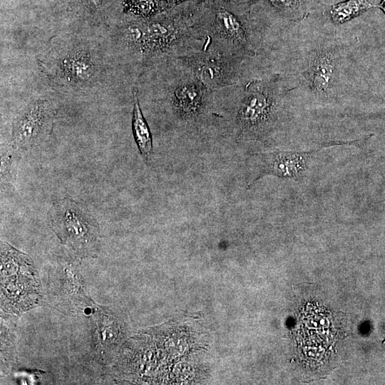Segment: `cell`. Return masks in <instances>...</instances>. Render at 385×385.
<instances>
[{
	"mask_svg": "<svg viewBox=\"0 0 385 385\" xmlns=\"http://www.w3.org/2000/svg\"><path fill=\"white\" fill-rule=\"evenodd\" d=\"M192 1L150 18L124 15L120 40L129 61L150 68L161 60L200 51L203 40L192 19Z\"/></svg>",
	"mask_w": 385,
	"mask_h": 385,
	"instance_id": "1",
	"label": "cell"
},
{
	"mask_svg": "<svg viewBox=\"0 0 385 385\" xmlns=\"http://www.w3.org/2000/svg\"><path fill=\"white\" fill-rule=\"evenodd\" d=\"M193 24L203 40L202 49L235 56L252 57L262 43L250 4L240 0H195Z\"/></svg>",
	"mask_w": 385,
	"mask_h": 385,
	"instance_id": "2",
	"label": "cell"
},
{
	"mask_svg": "<svg viewBox=\"0 0 385 385\" xmlns=\"http://www.w3.org/2000/svg\"><path fill=\"white\" fill-rule=\"evenodd\" d=\"M280 103L277 83L251 78L214 91L212 113L222 118L226 127L236 136L260 138L274 127Z\"/></svg>",
	"mask_w": 385,
	"mask_h": 385,
	"instance_id": "3",
	"label": "cell"
},
{
	"mask_svg": "<svg viewBox=\"0 0 385 385\" xmlns=\"http://www.w3.org/2000/svg\"><path fill=\"white\" fill-rule=\"evenodd\" d=\"M149 70L153 98L176 125L199 129L213 115V91L179 57L161 60Z\"/></svg>",
	"mask_w": 385,
	"mask_h": 385,
	"instance_id": "4",
	"label": "cell"
},
{
	"mask_svg": "<svg viewBox=\"0 0 385 385\" xmlns=\"http://www.w3.org/2000/svg\"><path fill=\"white\" fill-rule=\"evenodd\" d=\"M1 308L21 313L38 305L41 299L36 272L30 257L1 242Z\"/></svg>",
	"mask_w": 385,
	"mask_h": 385,
	"instance_id": "5",
	"label": "cell"
},
{
	"mask_svg": "<svg viewBox=\"0 0 385 385\" xmlns=\"http://www.w3.org/2000/svg\"><path fill=\"white\" fill-rule=\"evenodd\" d=\"M50 225L61 242L79 257H94L99 251V227L88 208L72 199L53 202Z\"/></svg>",
	"mask_w": 385,
	"mask_h": 385,
	"instance_id": "6",
	"label": "cell"
},
{
	"mask_svg": "<svg viewBox=\"0 0 385 385\" xmlns=\"http://www.w3.org/2000/svg\"><path fill=\"white\" fill-rule=\"evenodd\" d=\"M179 58L212 91L251 79L250 56H235L202 49Z\"/></svg>",
	"mask_w": 385,
	"mask_h": 385,
	"instance_id": "7",
	"label": "cell"
},
{
	"mask_svg": "<svg viewBox=\"0 0 385 385\" xmlns=\"http://www.w3.org/2000/svg\"><path fill=\"white\" fill-rule=\"evenodd\" d=\"M54 106L46 100L30 103L12 124L11 145L14 150L27 151L51 133L56 115Z\"/></svg>",
	"mask_w": 385,
	"mask_h": 385,
	"instance_id": "8",
	"label": "cell"
},
{
	"mask_svg": "<svg viewBox=\"0 0 385 385\" xmlns=\"http://www.w3.org/2000/svg\"><path fill=\"white\" fill-rule=\"evenodd\" d=\"M311 152L271 151L262 155L263 167L260 175L297 179L306 170Z\"/></svg>",
	"mask_w": 385,
	"mask_h": 385,
	"instance_id": "9",
	"label": "cell"
},
{
	"mask_svg": "<svg viewBox=\"0 0 385 385\" xmlns=\"http://www.w3.org/2000/svg\"><path fill=\"white\" fill-rule=\"evenodd\" d=\"M54 285H51L53 295L58 298L73 302H81L86 305L82 277L74 263L71 261L61 262L53 271Z\"/></svg>",
	"mask_w": 385,
	"mask_h": 385,
	"instance_id": "10",
	"label": "cell"
},
{
	"mask_svg": "<svg viewBox=\"0 0 385 385\" xmlns=\"http://www.w3.org/2000/svg\"><path fill=\"white\" fill-rule=\"evenodd\" d=\"M133 108L132 115V131L135 142L144 160L149 165L153 154V139L150 128L143 114L138 99V91L135 86L132 90Z\"/></svg>",
	"mask_w": 385,
	"mask_h": 385,
	"instance_id": "11",
	"label": "cell"
},
{
	"mask_svg": "<svg viewBox=\"0 0 385 385\" xmlns=\"http://www.w3.org/2000/svg\"><path fill=\"white\" fill-rule=\"evenodd\" d=\"M310 74L314 90L324 93L330 88L335 74V63L331 53H319L312 63Z\"/></svg>",
	"mask_w": 385,
	"mask_h": 385,
	"instance_id": "12",
	"label": "cell"
},
{
	"mask_svg": "<svg viewBox=\"0 0 385 385\" xmlns=\"http://www.w3.org/2000/svg\"><path fill=\"white\" fill-rule=\"evenodd\" d=\"M61 68L68 80L83 83L88 81L95 74L96 68L88 54L78 53L65 58Z\"/></svg>",
	"mask_w": 385,
	"mask_h": 385,
	"instance_id": "13",
	"label": "cell"
},
{
	"mask_svg": "<svg viewBox=\"0 0 385 385\" xmlns=\"http://www.w3.org/2000/svg\"><path fill=\"white\" fill-rule=\"evenodd\" d=\"M169 9L166 0H123L122 14L150 18Z\"/></svg>",
	"mask_w": 385,
	"mask_h": 385,
	"instance_id": "14",
	"label": "cell"
},
{
	"mask_svg": "<svg viewBox=\"0 0 385 385\" xmlns=\"http://www.w3.org/2000/svg\"><path fill=\"white\" fill-rule=\"evenodd\" d=\"M377 6L368 0H346L334 4L330 9V16L335 24H343L359 16L364 11Z\"/></svg>",
	"mask_w": 385,
	"mask_h": 385,
	"instance_id": "15",
	"label": "cell"
},
{
	"mask_svg": "<svg viewBox=\"0 0 385 385\" xmlns=\"http://www.w3.org/2000/svg\"><path fill=\"white\" fill-rule=\"evenodd\" d=\"M96 319V334L99 345L111 348L116 340L118 332L116 330L115 322L113 320L112 314H108L106 310L98 309Z\"/></svg>",
	"mask_w": 385,
	"mask_h": 385,
	"instance_id": "16",
	"label": "cell"
},
{
	"mask_svg": "<svg viewBox=\"0 0 385 385\" xmlns=\"http://www.w3.org/2000/svg\"><path fill=\"white\" fill-rule=\"evenodd\" d=\"M70 8L77 12L94 14L106 8L108 0H66Z\"/></svg>",
	"mask_w": 385,
	"mask_h": 385,
	"instance_id": "17",
	"label": "cell"
},
{
	"mask_svg": "<svg viewBox=\"0 0 385 385\" xmlns=\"http://www.w3.org/2000/svg\"><path fill=\"white\" fill-rule=\"evenodd\" d=\"M166 1L168 4L169 9H171L182 3L190 1H195V0H166Z\"/></svg>",
	"mask_w": 385,
	"mask_h": 385,
	"instance_id": "18",
	"label": "cell"
},
{
	"mask_svg": "<svg viewBox=\"0 0 385 385\" xmlns=\"http://www.w3.org/2000/svg\"><path fill=\"white\" fill-rule=\"evenodd\" d=\"M377 7L380 8L385 14V0H381Z\"/></svg>",
	"mask_w": 385,
	"mask_h": 385,
	"instance_id": "19",
	"label": "cell"
},
{
	"mask_svg": "<svg viewBox=\"0 0 385 385\" xmlns=\"http://www.w3.org/2000/svg\"><path fill=\"white\" fill-rule=\"evenodd\" d=\"M240 1H245V0H240Z\"/></svg>",
	"mask_w": 385,
	"mask_h": 385,
	"instance_id": "20",
	"label": "cell"
}]
</instances>
